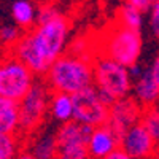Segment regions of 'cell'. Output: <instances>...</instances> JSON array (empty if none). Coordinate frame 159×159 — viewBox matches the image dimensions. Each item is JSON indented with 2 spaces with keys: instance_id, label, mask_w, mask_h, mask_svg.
I'll return each mask as SVG.
<instances>
[{
  "instance_id": "cell-18",
  "label": "cell",
  "mask_w": 159,
  "mask_h": 159,
  "mask_svg": "<svg viewBox=\"0 0 159 159\" xmlns=\"http://www.w3.org/2000/svg\"><path fill=\"white\" fill-rule=\"evenodd\" d=\"M22 140L18 134H8L0 130V159H16L22 151Z\"/></svg>"
},
{
  "instance_id": "cell-3",
  "label": "cell",
  "mask_w": 159,
  "mask_h": 159,
  "mask_svg": "<svg viewBox=\"0 0 159 159\" xmlns=\"http://www.w3.org/2000/svg\"><path fill=\"white\" fill-rule=\"evenodd\" d=\"M52 91L45 78H37L30 91L19 102V132L29 139L45 126V119L49 115V100Z\"/></svg>"
},
{
  "instance_id": "cell-16",
  "label": "cell",
  "mask_w": 159,
  "mask_h": 159,
  "mask_svg": "<svg viewBox=\"0 0 159 159\" xmlns=\"http://www.w3.org/2000/svg\"><path fill=\"white\" fill-rule=\"evenodd\" d=\"M0 130L8 134L19 132V103L2 96H0Z\"/></svg>"
},
{
  "instance_id": "cell-12",
  "label": "cell",
  "mask_w": 159,
  "mask_h": 159,
  "mask_svg": "<svg viewBox=\"0 0 159 159\" xmlns=\"http://www.w3.org/2000/svg\"><path fill=\"white\" fill-rule=\"evenodd\" d=\"M56 130L57 129H46L43 126L37 134L29 137L25 150L37 159H56L59 153Z\"/></svg>"
},
{
  "instance_id": "cell-1",
  "label": "cell",
  "mask_w": 159,
  "mask_h": 159,
  "mask_svg": "<svg viewBox=\"0 0 159 159\" xmlns=\"http://www.w3.org/2000/svg\"><path fill=\"white\" fill-rule=\"evenodd\" d=\"M45 81L52 92L73 96L86 88L94 86V64L89 59L65 52L49 65Z\"/></svg>"
},
{
  "instance_id": "cell-6",
  "label": "cell",
  "mask_w": 159,
  "mask_h": 159,
  "mask_svg": "<svg viewBox=\"0 0 159 159\" xmlns=\"http://www.w3.org/2000/svg\"><path fill=\"white\" fill-rule=\"evenodd\" d=\"M37 76L8 51L0 57V96L21 102L34 86Z\"/></svg>"
},
{
  "instance_id": "cell-10",
  "label": "cell",
  "mask_w": 159,
  "mask_h": 159,
  "mask_svg": "<svg viewBox=\"0 0 159 159\" xmlns=\"http://www.w3.org/2000/svg\"><path fill=\"white\" fill-rule=\"evenodd\" d=\"M8 51L16 59H19L37 78H45L46 76V73L49 70V64L40 56V52L37 51V48L34 45V40H32V35H30V30L24 32L22 37Z\"/></svg>"
},
{
  "instance_id": "cell-28",
  "label": "cell",
  "mask_w": 159,
  "mask_h": 159,
  "mask_svg": "<svg viewBox=\"0 0 159 159\" xmlns=\"http://www.w3.org/2000/svg\"><path fill=\"white\" fill-rule=\"evenodd\" d=\"M16 159H37V157H35L34 154H30L27 150H22V151L16 156Z\"/></svg>"
},
{
  "instance_id": "cell-24",
  "label": "cell",
  "mask_w": 159,
  "mask_h": 159,
  "mask_svg": "<svg viewBox=\"0 0 159 159\" xmlns=\"http://www.w3.org/2000/svg\"><path fill=\"white\" fill-rule=\"evenodd\" d=\"M126 3L137 8L139 11H142L145 15V13H150V10L157 3V0H126Z\"/></svg>"
},
{
  "instance_id": "cell-20",
  "label": "cell",
  "mask_w": 159,
  "mask_h": 159,
  "mask_svg": "<svg viewBox=\"0 0 159 159\" xmlns=\"http://www.w3.org/2000/svg\"><path fill=\"white\" fill-rule=\"evenodd\" d=\"M142 123H143L145 127H147L151 134H153V137H154L156 142H157V148H159V103L156 105L154 108L143 111Z\"/></svg>"
},
{
  "instance_id": "cell-9",
  "label": "cell",
  "mask_w": 159,
  "mask_h": 159,
  "mask_svg": "<svg viewBox=\"0 0 159 159\" xmlns=\"http://www.w3.org/2000/svg\"><path fill=\"white\" fill-rule=\"evenodd\" d=\"M143 111L145 110L130 96L118 99L110 107L107 126L116 132L118 137H121L126 130L142 121Z\"/></svg>"
},
{
  "instance_id": "cell-27",
  "label": "cell",
  "mask_w": 159,
  "mask_h": 159,
  "mask_svg": "<svg viewBox=\"0 0 159 159\" xmlns=\"http://www.w3.org/2000/svg\"><path fill=\"white\" fill-rule=\"evenodd\" d=\"M105 159H134V157H130L127 153H124L123 150H116L115 153H111L110 156H107Z\"/></svg>"
},
{
  "instance_id": "cell-26",
  "label": "cell",
  "mask_w": 159,
  "mask_h": 159,
  "mask_svg": "<svg viewBox=\"0 0 159 159\" xmlns=\"http://www.w3.org/2000/svg\"><path fill=\"white\" fill-rule=\"evenodd\" d=\"M147 69H143L140 64H135V65H132V67H129V73H130V78H132V81H135V80H139Z\"/></svg>"
},
{
  "instance_id": "cell-4",
  "label": "cell",
  "mask_w": 159,
  "mask_h": 159,
  "mask_svg": "<svg viewBox=\"0 0 159 159\" xmlns=\"http://www.w3.org/2000/svg\"><path fill=\"white\" fill-rule=\"evenodd\" d=\"M37 51L49 65L67 52L70 22L64 15L43 24H37L30 30Z\"/></svg>"
},
{
  "instance_id": "cell-2",
  "label": "cell",
  "mask_w": 159,
  "mask_h": 159,
  "mask_svg": "<svg viewBox=\"0 0 159 159\" xmlns=\"http://www.w3.org/2000/svg\"><path fill=\"white\" fill-rule=\"evenodd\" d=\"M142 49V34L139 30L127 29L115 21L111 27H108L107 32L102 35L100 43L96 48V54L105 56L124 67H132L139 64Z\"/></svg>"
},
{
  "instance_id": "cell-23",
  "label": "cell",
  "mask_w": 159,
  "mask_h": 159,
  "mask_svg": "<svg viewBox=\"0 0 159 159\" xmlns=\"http://www.w3.org/2000/svg\"><path fill=\"white\" fill-rule=\"evenodd\" d=\"M148 25H150L153 37H156L159 40V2L148 13Z\"/></svg>"
},
{
  "instance_id": "cell-21",
  "label": "cell",
  "mask_w": 159,
  "mask_h": 159,
  "mask_svg": "<svg viewBox=\"0 0 159 159\" xmlns=\"http://www.w3.org/2000/svg\"><path fill=\"white\" fill-rule=\"evenodd\" d=\"M22 30L18 27L16 24H3L0 25V42L3 45H8V48H11L18 40L22 37Z\"/></svg>"
},
{
  "instance_id": "cell-7",
  "label": "cell",
  "mask_w": 159,
  "mask_h": 159,
  "mask_svg": "<svg viewBox=\"0 0 159 159\" xmlns=\"http://www.w3.org/2000/svg\"><path fill=\"white\" fill-rule=\"evenodd\" d=\"M73 97V121L89 127H99L107 124L110 108L102 102L96 86L86 88L76 92Z\"/></svg>"
},
{
  "instance_id": "cell-14",
  "label": "cell",
  "mask_w": 159,
  "mask_h": 159,
  "mask_svg": "<svg viewBox=\"0 0 159 159\" xmlns=\"http://www.w3.org/2000/svg\"><path fill=\"white\" fill-rule=\"evenodd\" d=\"M37 13H38V7H35L30 0H15L11 3L13 21L24 32L32 30L37 25Z\"/></svg>"
},
{
  "instance_id": "cell-19",
  "label": "cell",
  "mask_w": 159,
  "mask_h": 159,
  "mask_svg": "<svg viewBox=\"0 0 159 159\" xmlns=\"http://www.w3.org/2000/svg\"><path fill=\"white\" fill-rule=\"evenodd\" d=\"M56 159H91L88 151V143L61 145Z\"/></svg>"
},
{
  "instance_id": "cell-17",
  "label": "cell",
  "mask_w": 159,
  "mask_h": 159,
  "mask_svg": "<svg viewBox=\"0 0 159 159\" xmlns=\"http://www.w3.org/2000/svg\"><path fill=\"white\" fill-rule=\"evenodd\" d=\"M116 22H119L121 25H124V27H127V29L140 32V29L143 27V13L139 11L137 8H134V7L124 3L118 11Z\"/></svg>"
},
{
  "instance_id": "cell-11",
  "label": "cell",
  "mask_w": 159,
  "mask_h": 159,
  "mask_svg": "<svg viewBox=\"0 0 159 159\" xmlns=\"http://www.w3.org/2000/svg\"><path fill=\"white\" fill-rule=\"evenodd\" d=\"M116 150H119V137L111 127L103 124L92 129L88 142V151L91 159H105Z\"/></svg>"
},
{
  "instance_id": "cell-25",
  "label": "cell",
  "mask_w": 159,
  "mask_h": 159,
  "mask_svg": "<svg viewBox=\"0 0 159 159\" xmlns=\"http://www.w3.org/2000/svg\"><path fill=\"white\" fill-rule=\"evenodd\" d=\"M148 72H150L151 78L156 81V84L159 86V52L154 56V59H153V62H151V65H150Z\"/></svg>"
},
{
  "instance_id": "cell-22",
  "label": "cell",
  "mask_w": 159,
  "mask_h": 159,
  "mask_svg": "<svg viewBox=\"0 0 159 159\" xmlns=\"http://www.w3.org/2000/svg\"><path fill=\"white\" fill-rule=\"evenodd\" d=\"M62 13L54 7V5H49V3H43L38 7V13H37V24H43V22H48L51 19L57 18Z\"/></svg>"
},
{
  "instance_id": "cell-13",
  "label": "cell",
  "mask_w": 159,
  "mask_h": 159,
  "mask_svg": "<svg viewBox=\"0 0 159 159\" xmlns=\"http://www.w3.org/2000/svg\"><path fill=\"white\" fill-rule=\"evenodd\" d=\"M130 97L134 99L143 110H151L159 103V86L151 78L148 69L145 73L132 83Z\"/></svg>"
},
{
  "instance_id": "cell-15",
  "label": "cell",
  "mask_w": 159,
  "mask_h": 159,
  "mask_svg": "<svg viewBox=\"0 0 159 159\" xmlns=\"http://www.w3.org/2000/svg\"><path fill=\"white\" fill-rule=\"evenodd\" d=\"M49 115L59 126L73 121V97L64 92H52L49 100Z\"/></svg>"
},
{
  "instance_id": "cell-8",
  "label": "cell",
  "mask_w": 159,
  "mask_h": 159,
  "mask_svg": "<svg viewBox=\"0 0 159 159\" xmlns=\"http://www.w3.org/2000/svg\"><path fill=\"white\" fill-rule=\"evenodd\" d=\"M119 150L134 159H154L159 156L157 142L142 121L119 137Z\"/></svg>"
},
{
  "instance_id": "cell-5",
  "label": "cell",
  "mask_w": 159,
  "mask_h": 159,
  "mask_svg": "<svg viewBox=\"0 0 159 159\" xmlns=\"http://www.w3.org/2000/svg\"><path fill=\"white\" fill-rule=\"evenodd\" d=\"M92 64H94V86L100 92H105L116 100L130 96L134 81L130 78L129 67L99 54H96Z\"/></svg>"
}]
</instances>
